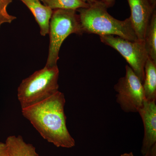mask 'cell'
Segmentation results:
<instances>
[{"mask_svg": "<svg viewBox=\"0 0 156 156\" xmlns=\"http://www.w3.org/2000/svg\"><path fill=\"white\" fill-rule=\"evenodd\" d=\"M45 5L53 10L56 9L78 10L82 8H87L89 6L88 3L81 0H44Z\"/></svg>", "mask_w": 156, "mask_h": 156, "instance_id": "obj_13", "label": "cell"}, {"mask_svg": "<svg viewBox=\"0 0 156 156\" xmlns=\"http://www.w3.org/2000/svg\"><path fill=\"white\" fill-rule=\"evenodd\" d=\"M0 156H10L5 143L0 142Z\"/></svg>", "mask_w": 156, "mask_h": 156, "instance_id": "obj_16", "label": "cell"}, {"mask_svg": "<svg viewBox=\"0 0 156 156\" xmlns=\"http://www.w3.org/2000/svg\"><path fill=\"white\" fill-rule=\"evenodd\" d=\"M58 66L37 71L22 81L17 89V98L21 109L41 102L58 91Z\"/></svg>", "mask_w": 156, "mask_h": 156, "instance_id": "obj_3", "label": "cell"}, {"mask_svg": "<svg viewBox=\"0 0 156 156\" xmlns=\"http://www.w3.org/2000/svg\"><path fill=\"white\" fill-rule=\"evenodd\" d=\"M151 5L156 8V0H149Z\"/></svg>", "mask_w": 156, "mask_h": 156, "instance_id": "obj_19", "label": "cell"}, {"mask_svg": "<svg viewBox=\"0 0 156 156\" xmlns=\"http://www.w3.org/2000/svg\"><path fill=\"white\" fill-rule=\"evenodd\" d=\"M108 8L112 7L114 5L115 0H101Z\"/></svg>", "mask_w": 156, "mask_h": 156, "instance_id": "obj_17", "label": "cell"}, {"mask_svg": "<svg viewBox=\"0 0 156 156\" xmlns=\"http://www.w3.org/2000/svg\"><path fill=\"white\" fill-rule=\"evenodd\" d=\"M83 1L84 2L88 3L89 5H91V4H93L97 2L98 0H81Z\"/></svg>", "mask_w": 156, "mask_h": 156, "instance_id": "obj_18", "label": "cell"}, {"mask_svg": "<svg viewBox=\"0 0 156 156\" xmlns=\"http://www.w3.org/2000/svg\"><path fill=\"white\" fill-rule=\"evenodd\" d=\"M126 70V75L114 86L116 102L126 112H138L145 100L143 84L129 66Z\"/></svg>", "mask_w": 156, "mask_h": 156, "instance_id": "obj_6", "label": "cell"}, {"mask_svg": "<svg viewBox=\"0 0 156 156\" xmlns=\"http://www.w3.org/2000/svg\"><path fill=\"white\" fill-rule=\"evenodd\" d=\"M144 127L141 152L145 154L156 144V104L155 101L144 100L143 105L139 111Z\"/></svg>", "mask_w": 156, "mask_h": 156, "instance_id": "obj_8", "label": "cell"}, {"mask_svg": "<svg viewBox=\"0 0 156 156\" xmlns=\"http://www.w3.org/2000/svg\"><path fill=\"white\" fill-rule=\"evenodd\" d=\"M99 37L102 43L117 50L126 59L143 84L144 67L148 58L144 42L131 41L113 35L100 36Z\"/></svg>", "mask_w": 156, "mask_h": 156, "instance_id": "obj_5", "label": "cell"}, {"mask_svg": "<svg viewBox=\"0 0 156 156\" xmlns=\"http://www.w3.org/2000/svg\"><path fill=\"white\" fill-rule=\"evenodd\" d=\"M144 43L149 58L156 63V10L146 30Z\"/></svg>", "mask_w": 156, "mask_h": 156, "instance_id": "obj_12", "label": "cell"}, {"mask_svg": "<svg viewBox=\"0 0 156 156\" xmlns=\"http://www.w3.org/2000/svg\"><path fill=\"white\" fill-rule=\"evenodd\" d=\"M12 2V0H0V27L3 23H11L16 18L7 11V7Z\"/></svg>", "mask_w": 156, "mask_h": 156, "instance_id": "obj_14", "label": "cell"}, {"mask_svg": "<svg viewBox=\"0 0 156 156\" xmlns=\"http://www.w3.org/2000/svg\"><path fill=\"white\" fill-rule=\"evenodd\" d=\"M65 103L64 94L58 91L41 102L21 109V112L44 139L56 147L70 148L75 146V141L66 126Z\"/></svg>", "mask_w": 156, "mask_h": 156, "instance_id": "obj_1", "label": "cell"}, {"mask_svg": "<svg viewBox=\"0 0 156 156\" xmlns=\"http://www.w3.org/2000/svg\"><path fill=\"white\" fill-rule=\"evenodd\" d=\"M33 14L40 27V33L43 36L49 32L50 19L53 10L48 6L43 5L39 0H20Z\"/></svg>", "mask_w": 156, "mask_h": 156, "instance_id": "obj_9", "label": "cell"}, {"mask_svg": "<svg viewBox=\"0 0 156 156\" xmlns=\"http://www.w3.org/2000/svg\"><path fill=\"white\" fill-rule=\"evenodd\" d=\"M39 1H41V2H44V0H39Z\"/></svg>", "mask_w": 156, "mask_h": 156, "instance_id": "obj_20", "label": "cell"}, {"mask_svg": "<svg viewBox=\"0 0 156 156\" xmlns=\"http://www.w3.org/2000/svg\"><path fill=\"white\" fill-rule=\"evenodd\" d=\"M108 9L101 0H98L88 8L76 10L83 34L116 36L131 41H138L130 17L119 20L109 14Z\"/></svg>", "mask_w": 156, "mask_h": 156, "instance_id": "obj_2", "label": "cell"}, {"mask_svg": "<svg viewBox=\"0 0 156 156\" xmlns=\"http://www.w3.org/2000/svg\"><path fill=\"white\" fill-rule=\"evenodd\" d=\"M49 34V54L45 66L53 67L57 66L58 53L65 40L72 34L80 35L83 34L77 11L64 9L53 10Z\"/></svg>", "mask_w": 156, "mask_h": 156, "instance_id": "obj_4", "label": "cell"}, {"mask_svg": "<svg viewBox=\"0 0 156 156\" xmlns=\"http://www.w3.org/2000/svg\"><path fill=\"white\" fill-rule=\"evenodd\" d=\"M120 156H135L132 152L122 154ZM143 156H156V144L154 145Z\"/></svg>", "mask_w": 156, "mask_h": 156, "instance_id": "obj_15", "label": "cell"}, {"mask_svg": "<svg viewBox=\"0 0 156 156\" xmlns=\"http://www.w3.org/2000/svg\"><path fill=\"white\" fill-rule=\"evenodd\" d=\"M6 145L10 156H37L36 148L33 144L27 143L20 135L9 136Z\"/></svg>", "mask_w": 156, "mask_h": 156, "instance_id": "obj_10", "label": "cell"}, {"mask_svg": "<svg viewBox=\"0 0 156 156\" xmlns=\"http://www.w3.org/2000/svg\"><path fill=\"white\" fill-rule=\"evenodd\" d=\"M145 100L156 101V63L148 58L144 67V78L143 83Z\"/></svg>", "mask_w": 156, "mask_h": 156, "instance_id": "obj_11", "label": "cell"}, {"mask_svg": "<svg viewBox=\"0 0 156 156\" xmlns=\"http://www.w3.org/2000/svg\"><path fill=\"white\" fill-rule=\"evenodd\" d=\"M131 10L130 17L138 41L144 42L147 28L156 7L149 0H127Z\"/></svg>", "mask_w": 156, "mask_h": 156, "instance_id": "obj_7", "label": "cell"}, {"mask_svg": "<svg viewBox=\"0 0 156 156\" xmlns=\"http://www.w3.org/2000/svg\"><path fill=\"white\" fill-rule=\"evenodd\" d=\"M37 156H39V155H38Z\"/></svg>", "mask_w": 156, "mask_h": 156, "instance_id": "obj_21", "label": "cell"}]
</instances>
